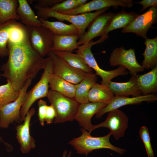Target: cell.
<instances>
[{
  "instance_id": "cell-1",
  "label": "cell",
  "mask_w": 157,
  "mask_h": 157,
  "mask_svg": "<svg viewBox=\"0 0 157 157\" xmlns=\"http://www.w3.org/2000/svg\"><path fill=\"white\" fill-rule=\"evenodd\" d=\"M8 58L0 69L1 76L11 83L19 92L28 79L34 78L44 67V58L32 47L28 36L22 41L15 43L8 41Z\"/></svg>"
},
{
  "instance_id": "cell-2",
  "label": "cell",
  "mask_w": 157,
  "mask_h": 157,
  "mask_svg": "<svg viewBox=\"0 0 157 157\" xmlns=\"http://www.w3.org/2000/svg\"><path fill=\"white\" fill-rule=\"evenodd\" d=\"M81 131L82 134L80 136L72 139L68 143L78 154L87 156L94 150L103 149H110L121 155L126 152V149L115 147L110 142V138L112 134L110 132L103 136L95 137L83 128Z\"/></svg>"
},
{
  "instance_id": "cell-3",
  "label": "cell",
  "mask_w": 157,
  "mask_h": 157,
  "mask_svg": "<svg viewBox=\"0 0 157 157\" xmlns=\"http://www.w3.org/2000/svg\"><path fill=\"white\" fill-rule=\"evenodd\" d=\"M53 62L49 56L44 59V72L39 81L24 96L20 110L21 118L23 121L27 113L35 101L47 97L49 91V81L53 74Z\"/></svg>"
},
{
  "instance_id": "cell-4",
  "label": "cell",
  "mask_w": 157,
  "mask_h": 157,
  "mask_svg": "<svg viewBox=\"0 0 157 157\" xmlns=\"http://www.w3.org/2000/svg\"><path fill=\"white\" fill-rule=\"evenodd\" d=\"M34 7L37 10V14L40 18L47 20L48 18L53 17L60 21H68L75 26L79 31V38L85 32L86 29L91 22L97 16L105 12L109 8H106L93 13L71 15L52 11L49 8H43L37 4L34 5Z\"/></svg>"
},
{
  "instance_id": "cell-5",
  "label": "cell",
  "mask_w": 157,
  "mask_h": 157,
  "mask_svg": "<svg viewBox=\"0 0 157 157\" xmlns=\"http://www.w3.org/2000/svg\"><path fill=\"white\" fill-rule=\"evenodd\" d=\"M47 97L56 112L54 119L55 124L74 119L80 104L74 98L67 97L51 89L49 90Z\"/></svg>"
},
{
  "instance_id": "cell-6",
  "label": "cell",
  "mask_w": 157,
  "mask_h": 157,
  "mask_svg": "<svg viewBox=\"0 0 157 157\" xmlns=\"http://www.w3.org/2000/svg\"><path fill=\"white\" fill-rule=\"evenodd\" d=\"M96 44L95 42L91 41L89 43L78 46L76 52L84 59L88 65L96 72L95 74L101 78V84L108 86L111 80L119 76H125L129 72L124 67L119 66L117 69L109 71L104 70L98 65L91 51V47Z\"/></svg>"
},
{
  "instance_id": "cell-7",
  "label": "cell",
  "mask_w": 157,
  "mask_h": 157,
  "mask_svg": "<svg viewBox=\"0 0 157 157\" xmlns=\"http://www.w3.org/2000/svg\"><path fill=\"white\" fill-rule=\"evenodd\" d=\"M33 79L29 78L19 91V95L15 101L0 107V128H7L14 122L20 124L23 122L20 110L24 96Z\"/></svg>"
},
{
  "instance_id": "cell-8",
  "label": "cell",
  "mask_w": 157,
  "mask_h": 157,
  "mask_svg": "<svg viewBox=\"0 0 157 157\" xmlns=\"http://www.w3.org/2000/svg\"><path fill=\"white\" fill-rule=\"evenodd\" d=\"M28 28L30 44L41 56L43 57L52 51L55 35L50 30L42 26Z\"/></svg>"
},
{
  "instance_id": "cell-9",
  "label": "cell",
  "mask_w": 157,
  "mask_h": 157,
  "mask_svg": "<svg viewBox=\"0 0 157 157\" xmlns=\"http://www.w3.org/2000/svg\"><path fill=\"white\" fill-rule=\"evenodd\" d=\"M112 66L117 65L124 67L128 70L131 75H136L142 72L144 69L137 60L134 49L126 50L122 46L115 48L112 52L109 59Z\"/></svg>"
},
{
  "instance_id": "cell-10",
  "label": "cell",
  "mask_w": 157,
  "mask_h": 157,
  "mask_svg": "<svg viewBox=\"0 0 157 157\" xmlns=\"http://www.w3.org/2000/svg\"><path fill=\"white\" fill-rule=\"evenodd\" d=\"M129 119L122 111L117 109L108 112L105 120L96 125H92V131L101 127H105L110 129L116 140L124 136L128 128Z\"/></svg>"
},
{
  "instance_id": "cell-11",
  "label": "cell",
  "mask_w": 157,
  "mask_h": 157,
  "mask_svg": "<svg viewBox=\"0 0 157 157\" xmlns=\"http://www.w3.org/2000/svg\"><path fill=\"white\" fill-rule=\"evenodd\" d=\"M157 21V7H150L142 14L139 15L128 26L123 28V33H134L144 39L147 38V33Z\"/></svg>"
},
{
  "instance_id": "cell-12",
  "label": "cell",
  "mask_w": 157,
  "mask_h": 157,
  "mask_svg": "<svg viewBox=\"0 0 157 157\" xmlns=\"http://www.w3.org/2000/svg\"><path fill=\"white\" fill-rule=\"evenodd\" d=\"M48 55L53 60V74L67 81L77 84L82 80L87 74L72 67L53 51Z\"/></svg>"
},
{
  "instance_id": "cell-13",
  "label": "cell",
  "mask_w": 157,
  "mask_h": 157,
  "mask_svg": "<svg viewBox=\"0 0 157 157\" xmlns=\"http://www.w3.org/2000/svg\"><path fill=\"white\" fill-rule=\"evenodd\" d=\"M114 15L112 12H105L96 17L89 24L88 31L79 39L77 42L78 46L88 43L95 38L101 36Z\"/></svg>"
},
{
  "instance_id": "cell-14",
  "label": "cell",
  "mask_w": 157,
  "mask_h": 157,
  "mask_svg": "<svg viewBox=\"0 0 157 157\" xmlns=\"http://www.w3.org/2000/svg\"><path fill=\"white\" fill-rule=\"evenodd\" d=\"M132 5L131 0H93L72 10L58 12L68 15H78L111 6L116 8L119 6L130 8Z\"/></svg>"
},
{
  "instance_id": "cell-15",
  "label": "cell",
  "mask_w": 157,
  "mask_h": 157,
  "mask_svg": "<svg viewBox=\"0 0 157 157\" xmlns=\"http://www.w3.org/2000/svg\"><path fill=\"white\" fill-rule=\"evenodd\" d=\"M35 113L32 108L27 113L21 124L17 125L15 128L16 138L20 146V149L23 154H27L36 146L35 141L30 133V124L32 117Z\"/></svg>"
},
{
  "instance_id": "cell-16",
  "label": "cell",
  "mask_w": 157,
  "mask_h": 157,
  "mask_svg": "<svg viewBox=\"0 0 157 157\" xmlns=\"http://www.w3.org/2000/svg\"><path fill=\"white\" fill-rule=\"evenodd\" d=\"M157 100V96L154 94L142 95L137 97L115 96L112 101L100 110L96 114L97 118L101 117L104 114L113 110L126 105L139 104L143 101L151 102Z\"/></svg>"
},
{
  "instance_id": "cell-17",
  "label": "cell",
  "mask_w": 157,
  "mask_h": 157,
  "mask_svg": "<svg viewBox=\"0 0 157 157\" xmlns=\"http://www.w3.org/2000/svg\"><path fill=\"white\" fill-rule=\"evenodd\" d=\"M106 105L103 103L90 102L80 104L74 119L83 128L91 133L93 125L91 122L92 117Z\"/></svg>"
},
{
  "instance_id": "cell-18",
  "label": "cell",
  "mask_w": 157,
  "mask_h": 157,
  "mask_svg": "<svg viewBox=\"0 0 157 157\" xmlns=\"http://www.w3.org/2000/svg\"><path fill=\"white\" fill-rule=\"evenodd\" d=\"M139 15L133 11L126 12L124 8L120 12L114 14L108 27L100 38L96 41L97 44L103 42L108 37V33L113 30L124 28L132 22Z\"/></svg>"
},
{
  "instance_id": "cell-19",
  "label": "cell",
  "mask_w": 157,
  "mask_h": 157,
  "mask_svg": "<svg viewBox=\"0 0 157 157\" xmlns=\"http://www.w3.org/2000/svg\"><path fill=\"white\" fill-rule=\"evenodd\" d=\"M137 75H131L129 80L125 82L111 81L108 87L115 96L137 97L142 95L137 84Z\"/></svg>"
},
{
  "instance_id": "cell-20",
  "label": "cell",
  "mask_w": 157,
  "mask_h": 157,
  "mask_svg": "<svg viewBox=\"0 0 157 157\" xmlns=\"http://www.w3.org/2000/svg\"><path fill=\"white\" fill-rule=\"evenodd\" d=\"M137 84L142 95L155 94L157 92V65L149 72L137 75Z\"/></svg>"
},
{
  "instance_id": "cell-21",
  "label": "cell",
  "mask_w": 157,
  "mask_h": 157,
  "mask_svg": "<svg viewBox=\"0 0 157 157\" xmlns=\"http://www.w3.org/2000/svg\"><path fill=\"white\" fill-rule=\"evenodd\" d=\"M97 77L93 72L87 73L84 78L76 84L74 99L79 104L89 102L88 95L92 88L97 83Z\"/></svg>"
},
{
  "instance_id": "cell-22",
  "label": "cell",
  "mask_w": 157,
  "mask_h": 157,
  "mask_svg": "<svg viewBox=\"0 0 157 157\" xmlns=\"http://www.w3.org/2000/svg\"><path fill=\"white\" fill-rule=\"evenodd\" d=\"M17 13L21 22L28 27L41 26L38 18L30 6L28 1L18 0Z\"/></svg>"
},
{
  "instance_id": "cell-23",
  "label": "cell",
  "mask_w": 157,
  "mask_h": 157,
  "mask_svg": "<svg viewBox=\"0 0 157 157\" xmlns=\"http://www.w3.org/2000/svg\"><path fill=\"white\" fill-rule=\"evenodd\" d=\"M41 26L50 30L55 35H66L79 34V31L74 25L62 22L49 21L38 17Z\"/></svg>"
},
{
  "instance_id": "cell-24",
  "label": "cell",
  "mask_w": 157,
  "mask_h": 157,
  "mask_svg": "<svg viewBox=\"0 0 157 157\" xmlns=\"http://www.w3.org/2000/svg\"><path fill=\"white\" fill-rule=\"evenodd\" d=\"M145 40L146 48L142 54L144 58L141 65L144 69L148 70L157 65V36Z\"/></svg>"
},
{
  "instance_id": "cell-25",
  "label": "cell",
  "mask_w": 157,
  "mask_h": 157,
  "mask_svg": "<svg viewBox=\"0 0 157 157\" xmlns=\"http://www.w3.org/2000/svg\"><path fill=\"white\" fill-rule=\"evenodd\" d=\"M115 96L108 86L97 83L90 90L88 95L89 102L109 104Z\"/></svg>"
},
{
  "instance_id": "cell-26",
  "label": "cell",
  "mask_w": 157,
  "mask_h": 157,
  "mask_svg": "<svg viewBox=\"0 0 157 157\" xmlns=\"http://www.w3.org/2000/svg\"><path fill=\"white\" fill-rule=\"evenodd\" d=\"M51 89L71 98H74L76 85L66 81L58 76L53 74L49 81Z\"/></svg>"
},
{
  "instance_id": "cell-27",
  "label": "cell",
  "mask_w": 157,
  "mask_h": 157,
  "mask_svg": "<svg viewBox=\"0 0 157 157\" xmlns=\"http://www.w3.org/2000/svg\"><path fill=\"white\" fill-rule=\"evenodd\" d=\"M78 34L66 35H55L52 51H67L72 52L78 49Z\"/></svg>"
},
{
  "instance_id": "cell-28",
  "label": "cell",
  "mask_w": 157,
  "mask_h": 157,
  "mask_svg": "<svg viewBox=\"0 0 157 157\" xmlns=\"http://www.w3.org/2000/svg\"><path fill=\"white\" fill-rule=\"evenodd\" d=\"M72 67L86 73L93 72L92 69L78 53L67 51H53Z\"/></svg>"
},
{
  "instance_id": "cell-29",
  "label": "cell",
  "mask_w": 157,
  "mask_h": 157,
  "mask_svg": "<svg viewBox=\"0 0 157 157\" xmlns=\"http://www.w3.org/2000/svg\"><path fill=\"white\" fill-rule=\"evenodd\" d=\"M17 0H0V24L11 20H19L17 13Z\"/></svg>"
},
{
  "instance_id": "cell-30",
  "label": "cell",
  "mask_w": 157,
  "mask_h": 157,
  "mask_svg": "<svg viewBox=\"0 0 157 157\" xmlns=\"http://www.w3.org/2000/svg\"><path fill=\"white\" fill-rule=\"evenodd\" d=\"M17 23L16 20H11L3 24H0V57L8 56L7 44L12 28Z\"/></svg>"
},
{
  "instance_id": "cell-31",
  "label": "cell",
  "mask_w": 157,
  "mask_h": 157,
  "mask_svg": "<svg viewBox=\"0 0 157 157\" xmlns=\"http://www.w3.org/2000/svg\"><path fill=\"white\" fill-rule=\"evenodd\" d=\"M6 83L0 85V107L12 102L17 99L19 92L13 88L10 82L6 80Z\"/></svg>"
},
{
  "instance_id": "cell-32",
  "label": "cell",
  "mask_w": 157,
  "mask_h": 157,
  "mask_svg": "<svg viewBox=\"0 0 157 157\" xmlns=\"http://www.w3.org/2000/svg\"><path fill=\"white\" fill-rule=\"evenodd\" d=\"M87 0H63L50 8L51 10L58 12H65L74 9L87 2Z\"/></svg>"
},
{
  "instance_id": "cell-33",
  "label": "cell",
  "mask_w": 157,
  "mask_h": 157,
  "mask_svg": "<svg viewBox=\"0 0 157 157\" xmlns=\"http://www.w3.org/2000/svg\"><path fill=\"white\" fill-rule=\"evenodd\" d=\"M139 135L143 141L148 157H154V154L151 142L148 129L145 126H141L139 130Z\"/></svg>"
},
{
  "instance_id": "cell-34",
  "label": "cell",
  "mask_w": 157,
  "mask_h": 157,
  "mask_svg": "<svg viewBox=\"0 0 157 157\" xmlns=\"http://www.w3.org/2000/svg\"><path fill=\"white\" fill-rule=\"evenodd\" d=\"M38 117L40 125L43 126L44 123V118L46 113L47 105L45 101L40 99L38 102Z\"/></svg>"
},
{
  "instance_id": "cell-35",
  "label": "cell",
  "mask_w": 157,
  "mask_h": 157,
  "mask_svg": "<svg viewBox=\"0 0 157 157\" xmlns=\"http://www.w3.org/2000/svg\"><path fill=\"white\" fill-rule=\"evenodd\" d=\"M56 112L53 107L51 105L49 106L47 105L44 121L48 124H52L56 116Z\"/></svg>"
},
{
  "instance_id": "cell-36",
  "label": "cell",
  "mask_w": 157,
  "mask_h": 157,
  "mask_svg": "<svg viewBox=\"0 0 157 157\" xmlns=\"http://www.w3.org/2000/svg\"><path fill=\"white\" fill-rule=\"evenodd\" d=\"M63 0H38L36 1L37 4L43 8H50L63 1Z\"/></svg>"
},
{
  "instance_id": "cell-37",
  "label": "cell",
  "mask_w": 157,
  "mask_h": 157,
  "mask_svg": "<svg viewBox=\"0 0 157 157\" xmlns=\"http://www.w3.org/2000/svg\"><path fill=\"white\" fill-rule=\"evenodd\" d=\"M134 3L142 6V8L141 10V11L149 7H157V0H143L138 2H134Z\"/></svg>"
},
{
  "instance_id": "cell-38",
  "label": "cell",
  "mask_w": 157,
  "mask_h": 157,
  "mask_svg": "<svg viewBox=\"0 0 157 157\" xmlns=\"http://www.w3.org/2000/svg\"><path fill=\"white\" fill-rule=\"evenodd\" d=\"M67 152V151L65 150L63 152L62 157H70L71 156V151H70L68 154Z\"/></svg>"
},
{
  "instance_id": "cell-39",
  "label": "cell",
  "mask_w": 157,
  "mask_h": 157,
  "mask_svg": "<svg viewBox=\"0 0 157 157\" xmlns=\"http://www.w3.org/2000/svg\"><path fill=\"white\" fill-rule=\"evenodd\" d=\"M1 74H0V79L1 78Z\"/></svg>"
},
{
  "instance_id": "cell-40",
  "label": "cell",
  "mask_w": 157,
  "mask_h": 157,
  "mask_svg": "<svg viewBox=\"0 0 157 157\" xmlns=\"http://www.w3.org/2000/svg\"><path fill=\"white\" fill-rule=\"evenodd\" d=\"M1 140V137H0V140Z\"/></svg>"
}]
</instances>
